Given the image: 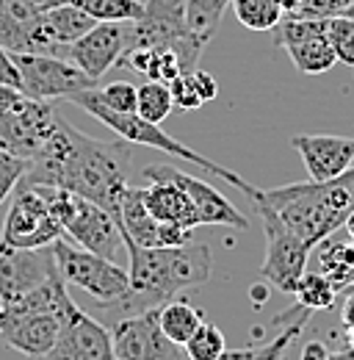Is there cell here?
<instances>
[{
  "label": "cell",
  "instance_id": "1",
  "mask_svg": "<svg viewBox=\"0 0 354 360\" xmlns=\"http://www.w3.org/2000/svg\"><path fill=\"white\" fill-rule=\"evenodd\" d=\"M131 141H100L58 120L47 144L28 161L22 180L67 188L119 217L122 194L131 186Z\"/></svg>",
  "mask_w": 354,
  "mask_h": 360
},
{
  "label": "cell",
  "instance_id": "2",
  "mask_svg": "<svg viewBox=\"0 0 354 360\" xmlns=\"http://www.w3.org/2000/svg\"><path fill=\"white\" fill-rule=\"evenodd\" d=\"M125 250L131 258V288L117 305H111L122 316L161 308L183 288L202 285L211 277V247L202 241L180 247H138L125 238Z\"/></svg>",
  "mask_w": 354,
  "mask_h": 360
},
{
  "label": "cell",
  "instance_id": "3",
  "mask_svg": "<svg viewBox=\"0 0 354 360\" xmlns=\"http://www.w3.org/2000/svg\"><path fill=\"white\" fill-rule=\"evenodd\" d=\"M252 202L268 205L310 247L338 233L354 211V167L332 180L291 183L280 188H255Z\"/></svg>",
  "mask_w": 354,
  "mask_h": 360
},
{
  "label": "cell",
  "instance_id": "4",
  "mask_svg": "<svg viewBox=\"0 0 354 360\" xmlns=\"http://www.w3.org/2000/svg\"><path fill=\"white\" fill-rule=\"evenodd\" d=\"M75 311V302L67 291L61 274H53L47 283L34 288L0 311V338L8 349L22 358L42 360L58 341L67 316Z\"/></svg>",
  "mask_w": 354,
  "mask_h": 360
},
{
  "label": "cell",
  "instance_id": "5",
  "mask_svg": "<svg viewBox=\"0 0 354 360\" xmlns=\"http://www.w3.org/2000/svg\"><path fill=\"white\" fill-rule=\"evenodd\" d=\"M70 103H75L78 108H84L86 114H91L97 122H103L105 128H111L114 134L119 136V139H125V141H131V144H141V147H152V150H161V153H169V155H175V158H183V161H191V164H197V167H202L205 172H211V175H216V178L227 180L230 186H235V188H241L247 197L258 188V186H252V183H247V180L241 178V175H235V172H230L227 167H219L216 161H211V158H205V155H199L197 150H191V147H185L183 141H177L175 136H169L158 122H150V120H144V117H138L136 111L133 114H122V111H111L100 97H97V86H91V89H84V91H75L72 97H70Z\"/></svg>",
  "mask_w": 354,
  "mask_h": 360
},
{
  "label": "cell",
  "instance_id": "6",
  "mask_svg": "<svg viewBox=\"0 0 354 360\" xmlns=\"http://www.w3.org/2000/svg\"><path fill=\"white\" fill-rule=\"evenodd\" d=\"M50 205L64 230V238H70L81 250L117 261L119 250L125 247V238L111 211H105L103 205L91 202L81 194H72L67 188H53V186H50Z\"/></svg>",
  "mask_w": 354,
  "mask_h": 360
},
{
  "label": "cell",
  "instance_id": "7",
  "mask_svg": "<svg viewBox=\"0 0 354 360\" xmlns=\"http://www.w3.org/2000/svg\"><path fill=\"white\" fill-rule=\"evenodd\" d=\"M58 125L50 100H34L17 86L0 84V147L34 158Z\"/></svg>",
  "mask_w": 354,
  "mask_h": 360
},
{
  "label": "cell",
  "instance_id": "8",
  "mask_svg": "<svg viewBox=\"0 0 354 360\" xmlns=\"http://www.w3.org/2000/svg\"><path fill=\"white\" fill-rule=\"evenodd\" d=\"M50 247H53V258H55V266H58V274L64 277V283L86 291L97 305L111 308L128 294L131 274L117 261L81 250L70 244L64 236L55 238Z\"/></svg>",
  "mask_w": 354,
  "mask_h": 360
},
{
  "label": "cell",
  "instance_id": "9",
  "mask_svg": "<svg viewBox=\"0 0 354 360\" xmlns=\"http://www.w3.org/2000/svg\"><path fill=\"white\" fill-rule=\"evenodd\" d=\"M61 236L64 230L50 205V186L20 180L11 191V205L3 222L0 241L14 250H39L50 247Z\"/></svg>",
  "mask_w": 354,
  "mask_h": 360
},
{
  "label": "cell",
  "instance_id": "10",
  "mask_svg": "<svg viewBox=\"0 0 354 360\" xmlns=\"http://www.w3.org/2000/svg\"><path fill=\"white\" fill-rule=\"evenodd\" d=\"M255 211L261 214L266 230V258L261 266V277L268 285L280 288L282 294H294L296 283L308 271L313 247L305 238H299L268 205L255 202Z\"/></svg>",
  "mask_w": 354,
  "mask_h": 360
},
{
  "label": "cell",
  "instance_id": "11",
  "mask_svg": "<svg viewBox=\"0 0 354 360\" xmlns=\"http://www.w3.org/2000/svg\"><path fill=\"white\" fill-rule=\"evenodd\" d=\"M22 75V91L34 100H70L75 91L97 86L70 58L50 53H11Z\"/></svg>",
  "mask_w": 354,
  "mask_h": 360
},
{
  "label": "cell",
  "instance_id": "12",
  "mask_svg": "<svg viewBox=\"0 0 354 360\" xmlns=\"http://www.w3.org/2000/svg\"><path fill=\"white\" fill-rule=\"evenodd\" d=\"M274 45L282 47L294 67L305 75H324L338 64L327 34V20L282 17V22L274 28Z\"/></svg>",
  "mask_w": 354,
  "mask_h": 360
},
{
  "label": "cell",
  "instance_id": "13",
  "mask_svg": "<svg viewBox=\"0 0 354 360\" xmlns=\"http://www.w3.org/2000/svg\"><path fill=\"white\" fill-rule=\"evenodd\" d=\"M114 360H180L185 352L161 330L158 308L122 316L111 327Z\"/></svg>",
  "mask_w": 354,
  "mask_h": 360
},
{
  "label": "cell",
  "instance_id": "14",
  "mask_svg": "<svg viewBox=\"0 0 354 360\" xmlns=\"http://www.w3.org/2000/svg\"><path fill=\"white\" fill-rule=\"evenodd\" d=\"M58 274L53 247L14 250L0 241V305H11ZM3 311V308H0Z\"/></svg>",
  "mask_w": 354,
  "mask_h": 360
},
{
  "label": "cell",
  "instance_id": "15",
  "mask_svg": "<svg viewBox=\"0 0 354 360\" xmlns=\"http://www.w3.org/2000/svg\"><path fill=\"white\" fill-rule=\"evenodd\" d=\"M144 180H172L180 188H185V194L191 197L199 225H230V227H247L249 219L221 194L219 188H214L211 183L194 178L183 169H177L172 164H150L144 167Z\"/></svg>",
  "mask_w": 354,
  "mask_h": 360
},
{
  "label": "cell",
  "instance_id": "16",
  "mask_svg": "<svg viewBox=\"0 0 354 360\" xmlns=\"http://www.w3.org/2000/svg\"><path fill=\"white\" fill-rule=\"evenodd\" d=\"M128 47V22H97L81 39L64 47V56L81 67L91 81H100L114 64H119Z\"/></svg>",
  "mask_w": 354,
  "mask_h": 360
},
{
  "label": "cell",
  "instance_id": "17",
  "mask_svg": "<svg viewBox=\"0 0 354 360\" xmlns=\"http://www.w3.org/2000/svg\"><path fill=\"white\" fill-rule=\"evenodd\" d=\"M42 360H114L111 330L75 305L61 327L55 347Z\"/></svg>",
  "mask_w": 354,
  "mask_h": 360
},
{
  "label": "cell",
  "instance_id": "18",
  "mask_svg": "<svg viewBox=\"0 0 354 360\" xmlns=\"http://www.w3.org/2000/svg\"><path fill=\"white\" fill-rule=\"evenodd\" d=\"M291 144L302 155L310 180H332L354 164V139L349 136H294Z\"/></svg>",
  "mask_w": 354,
  "mask_h": 360
},
{
  "label": "cell",
  "instance_id": "19",
  "mask_svg": "<svg viewBox=\"0 0 354 360\" xmlns=\"http://www.w3.org/2000/svg\"><path fill=\"white\" fill-rule=\"evenodd\" d=\"M150 186L141 188V200L147 205V211L158 219V222H169L180 225L185 230L199 227L197 208L191 202V197L185 194V188H180L172 180H147Z\"/></svg>",
  "mask_w": 354,
  "mask_h": 360
},
{
  "label": "cell",
  "instance_id": "20",
  "mask_svg": "<svg viewBox=\"0 0 354 360\" xmlns=\"http://www.w3.org/2000/svg\"><path fill=\"white\" fill-rule=\"evenodd\" d=\"M313 250L318 255V271L329 274L338 288L354 283V241L349 236L346 238H338L332 233V236L321 238Z\"/></svg>",
  "mask_w": 354,
  "mask_h": 360
},
{
  "label": "cell",
  "instance_id": "21",
  "mask_svg": "<svg viewBox=\"0 0 354 360\" xmlns=\"http://www.w3.org/2000/svg\"><path fill=\"white\" fill-rule=\"evenodd\" d=\"M42 22L50 34V39L58 47L72 45L75 39H81L86 31H91L97 22L88 17L84 8H78L75 3H67V6H55L50 11L42 14Z\"/></svg>",
  "mask_w": 354,
  "mask_h": 360
},
{
  "label": "cell",
  "instance_id": "22",
  "mask_svg": "<svg viewBox=\"0 0 354 360\" xmlns=\"http://www.w3.org/2000/svg\"><path fill=\"white\" fill-rule=\"evenodd\" d=\"M158 321H161V330L175 341L177 347H183L197 333V327L205 321V314L199 308H194L191 302H185V300H169L158 308Z\"/></svg>",
  "mask_w": 354,
  "mask_h": 360
},
{
  "label": "cell",
  "instance_id": "23",
  "mask_svg": "<svg viewBox=\"0 0 354 360\" xmlns=\"http://www.w3.org/2000/svg\"><path fill=\"white\" fill-rule=\"evenodd\" d=\"M227 3L230 0H185V22H188V31H191V37L202 47H208V42L214 39Z\"/></svg>",
  "mask_w": 354,
  "mask_h": 360
},
{
  "label": "cell",
  "instance_id": "24",
  "mask_svg": "<svg viewBox=\"0 0 354 360\" xmlns=\"http://www.w3.org/2000/svg\"><path fill=\"white\" fill-rule=\"evenodd\" d=\"M230 3L238 22L249 31H274L285 17L280 0H230Z\"/></svg>",
  "mask_w": 354,
  "mask_h": 360
},
{
  "label": "cell",
  "instance_id": "25",
  "mask_svg": "<svg viewBox=\"0 0 354 360\" xmlns=\"http://www.w3.org/2000/svg\"><path fill=\"white\" fill-rule=\"evenodd\" d=\"M338 285L329 274L324 271H305L302 280L296 283V300L302 308L308 311H321V308H332L335 300H338Z\"/></svg>",
  "mask_w": 354,
  "mask_h": 360
},
{
  "label": "cell",
  "instance_id": "26",
  "mask_svg": "<svg viewBox=\"0 0 354 360\" xmlns=\"http://www.w3.org/2000/svg\"><path fill=\"white\" fill-rule=\"evenodd\" d=\"M94 22H133L144 14V0H72Z\"/></svg>",
  "mask_w": 354,
  "mask_h": 360
},
{
  "label": "cell",
  "instance_id": "27",
  "mask_svg": "<svg viewBox=\"0 0 354 360\" xmlns=\"http://www.w3.org/2000/svg\"><path fill=\"white\" fill-rule=\"evenodd\" d=\"M175 108V100H172V91L169 84H161V81H147L138 86V100H136V114L150 120V122H164Z\"/></svg>",
  "mask_w": 354,
  "mask_h": 360
},
{
  "label": "cell",
  "instance_id": "28",
  "mask_svg": "<svg viewBox=\"0 0 354 360\" xmlns=\"http://www.w3.org/2000/svg\"><path fill=\"white\" fill-rule=\"evenodd\" d=\"M183 352L188 360H219L227 352V338L216 324L202 321L197 333L183 344Z\"/></svg>",
  "mask_w": 354,
  "mask_h": 360
},
{
  "label": "cell",
  "instance_id": "29",
  "mask_svg": "<svg viewBox=\"0 0 354 360\" xmlns=\"http://www.w3.org/2000/svg\"><path fill=\"white\" fill-rule=\"evenodd\" d=\"M308 314H310L308 308H302V314L296 316V324H288L277 338H271L263 347H252V352L244 360H285V352H288L291 341L299 338V333H302V327L308 321Z\"/></svg>",
  "mask_w": 354,
  "mask_h": 360
},
{
  "label": "cell",
  "instance_id": "30",
  "mask_svg": "<svg viewBox=\"0 0 354 360\" xmlns=\"http://www.w3.org/2000/svg\"><path fill=\"white\" fill-rule=\"evenodd\" d=\"M327 34H329V42L335 47L338 61L354 70V20L352 17L341 14V17L327 20Z\"/></svg>",
  "mask_w": 354,
  "mask_h": 360
},
{
  "label": "cell",
  "instance_id": "31",
  "mask_svg": "<svg viewBox=\"0 0 354 360\" xmlns=\"http://www.w3.org/2000/svg\"><path fill=\"white\" fill-rule=\"evenodd\" d=\"M25 172H28V158H20L0 147V202L11 197L17 183L25 178Z\"/></svg>",
  "mask_w": 354,
  "mask_h": 360
},
{
  "label": "cell",
  "instance_id": "32",
  "mask_svg": "<svg viewBox=\"0 0 354 360\" xmlns=\"http://www.w3.org/2000/svg\"><path fill=\"white\" fill-rule=\"evenodd\" d=\"M97 97H100L111 111L133 114V111H136V100H138V86H133L128 81H114V84L97 89Z\"/></svg>",
  "mask_w": 354,
  "mask_h": 360
},
{
  "label": "cell",
  "instance_id": "33",
  "mask_svg": "<svg viewBox=\"0 0 354 360\" xmlns=\"http://www.w3.org/2000/svg\"><path fill=\"white\" fill-rule=\"evenodd\" d=\"M169 91H172L175 105H180L183 111H197L199 105H205L202 94L197 89L194 72H180L177 78H172V81H169Z\"/></svg>",
  "mask_w": 354,
  "mask_h": 360
},
{
  "label": "cell",
  "instance_id": "34",
  "mask_svg": "<svg viewBox=\"0 0 354 360\" xmlns=\"http://www.w3.org/2000/svg\"><path fill=\"white\" fill-rule=\"evenodd\" d=\"M354 0H299L291 17H310V20H332L349 11Z\"/></svg>",
  "mask_w": 354,
  "mask_h": 360
},
{
  "label": "cell",
  "instance_id": "35",
  "mask_svg": "<svg viewBox=\"0 0 354 360\" xmlns=\"http://www.w3.org/2000/svg\"><path fill=\"white\" fill-rule=\"evenodd\" d=\"M0 84L22 89V75H20L17 64H14V56H11L3 45H0Z\"/></svg>",
  "mask_w": 354,
  "mask_h": 360
},
{
  "label": "cell",
  "instance_id": "36",
  "mask_svg": "<svg viewBox=\"0 0 354 360\" xmlns=\"http://www.w3.org/2000/svg\"><path fill=\"white\" fill-rule=\"evenodd\" d=\"M194 81H197V89L202 94V100L205 103H211L216 94H219V84H216V78L211 75V72H205V70H194Z\"/></svg>",
  "mask_w": 354,
  "mask_h": 360
},
{
  "label": "cell",
  "instance_id": "37",
  "mask_svg": "<svg viewBox=\"0 0 354 360\" xmlns=\"http://www.w3.org/2000/svg\"><path fill=\"white\" fill-rule=\"evenodd\" d=\"M302 360H329V355H327L324 344L313 341V344H308V347H305V352H302Z\"/></svg>",
  "mask_w": 354,
  "mask_h": 360
},
{
  "label": "cell",
  "instance_id": "38",
  "mask_svg": "<svg viewBox=\"0 0 354 360\" xmlns=\"http://www.w3.org/2000/svg\"><path fill=\"white\" fill-rule=\"evenodd\" d=\"M249 352H252V347H247V349H235V352H232V349H227V352H224L219 360H244L247 355H249ZM180 360H188V358L183 355Z\"/></svg>",
  "mask_w": 354,
  "mask_h": 360
},
{
  "label": "cell",
  "instance_id": "39",
  "mask_svg": "<svg viewBox=\"0 0 354 360\" xmlns=\"http://www.w3.org/2000/svg\"><path fill=\"white\" fill-rule=\"evenodd\" d=\"M282 3V11H285V17H291L294 11H296V6H299V0H280Z\"/></svg>",
  "mask_w": 354,
  "mask_h": 360
},
{
  "label": "cell",
  "instance_id": "40",
  "mask_svg": "<svg viewBox=\"0 0 354 360\" xmlns=\"http://www.w3.org/2000/svg\"><path fill=\"white\" fill-rule=\"evenodd\" d=\"M341 230H346V236H349V238L354 241V211L349 214V217H346V222H343V227H341Z\"/></svg>",
  "mask_w": 354,
  "mask_h": 360
},
{
  "label": "cell",
  "instance_id": "41",
  "mask_svg": "<svg viewBox=\"0 0 354 360\" xmlns=\"http://www.w3.org/2000/svg\"><path fill=\"white\" fill-rule=\"evenodd\" d=\"M346 17H352V20H354V3H352V6H349V11H346Z\"/></svg>",
  "mask_w": 354,
  "mask_h": 360
}]
</instances>
